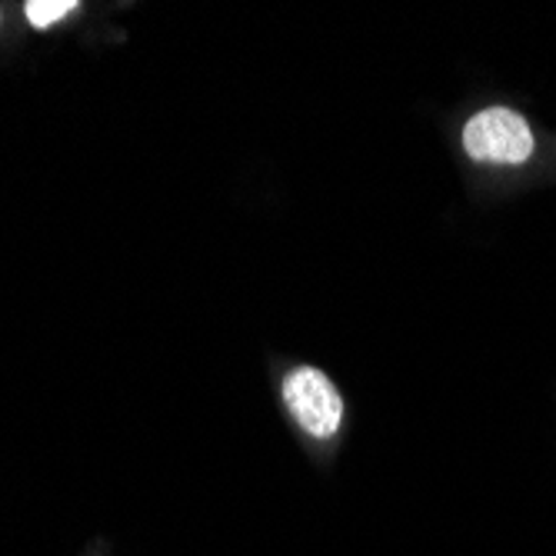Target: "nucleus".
<instances>
[{
	"label": "nucleus",
	"instance_id": "f257e3e1",
	"mask_svg": "<svg viewBox=\"0 0 556 556\" xmlns=\"http://www.w3.org/2000/svg\"><path fill=\"white\" fill-rule=\"evenodd\" d=\"M533 147L530 124L507 108L480 111L464 127V150L480 164H523L533 157Z\"/></svg>",
	"mask_w": 556,
	"mask_h": 556
},
{
	"label": "nucleus",
	"instance_id": "f03ea898",
	"mask_svg": "<svg viewBox=\"0 0 556 556\" xmlns=\"http://www.w3.org/2000/svg\"><path fill=\"white\" fill-rule=\"evenodd\" d=\"M283 400L296 424L317 440H327L343 424V400L330 377L317 367H296L283 383Z\"/></svg>",
	"mask_w": 556,
	"mask_h": 556
},
{
	"label": "nucleus",
	"instance_id": "7ed1b4c3",
	"mask_svg": "<svg viewBox=\"0 0 556 556\" xmlns=\"http://www.w3.org/2000/svg\"><path fill=\"white\" fill-rule=\"evenodd\" d=\"M24 11H27V21L34 27H50L54 21L67 17L71 11H77V4L74 0H30Z\"/></svg>",
	"mask_w": 556,
	"mask_h": 556
}]
</instances>
